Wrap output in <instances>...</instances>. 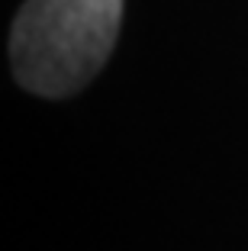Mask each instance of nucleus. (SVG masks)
<instances>
[{"label": "nucleus", "instance_id": "nucleus-1", "mask_svg": "<svg viewBox=\"0 0 248 251\" xmlns=\"http://www.w3.org/2000/svg\"><path fill=\"white\" fill-rule=\"evenodd\" d=\"M123 0H26L10 32L20 87L68 97L94 81L119 36Z\"/></svg>", "mask_w": 248, "mask_h": 251}]
</instances>
